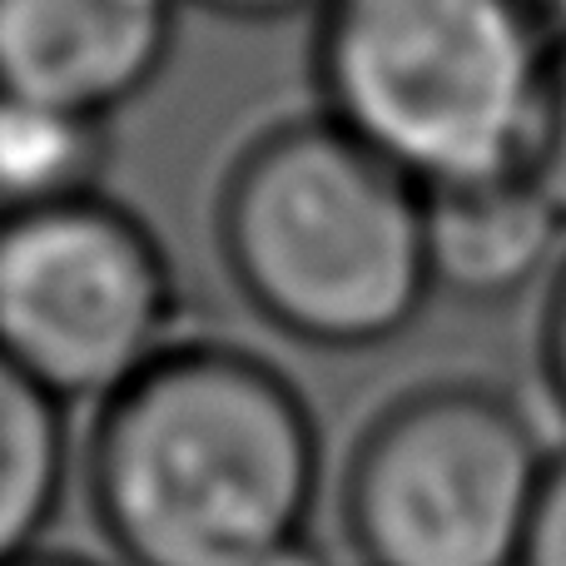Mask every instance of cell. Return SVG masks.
Wrapping results in <instances>:
<instances>
[{"label": "cell", "instance_id": "obj_2", "mask_svg": "<svg viewBox=\"0 0 566 566\" xmlns=\"http://www.w3.org/2000/svg\"><path fill=\"white\" fill-rule=\"evenodd\" d=\"M214 244L244 308L328 358L398 343L432 298L422 189L323 115L239 149L214 205Z\"/></svg>", "mask_w": 566, "mask_h": 566}, {"label": "cell", "instance_id": "obj_5", "mask_svg": "<svg viewBox=\"0 0 566 566\" xmlns=\"http://www.w3.org/2000/svg\"><path fill=\"white\" fill-rule=\"evenodd\" d=\"M179 274L119 199L0 219V358L60 408L115 398L179 333Z\"/></svg>", "mask_w": 566, "mask_h": 566}, {"label": "cell", "instance_id": "obj_16", "mask_svg": "<svg viewBox=\"0 0 566 566\" xmlns=\"http://www.w3.org/2000/svg\"><path fill=\"white\" fill-rule=\"evenodd\" d=\"M532 6H537L542 25L552 30V40H557V45H566V0H532Z\"/></svg>", "mask_w": 566, "mask_h": 566}, {"label": "cell", "instance_id": "obj_8", "mask_svg": "<svg viewBox=\"0 0 566 566\" xmlns=\"http://www.w3.org/2000/svg\"><path fill=\"white\" fill-rule=\"evenodd\" d=\"M75 478L80 442L70 408L0 358V566L45 547Z\"/></svg>", "mask_w": 566, "mask_h": 566}, {"label": "cell", "instance_id": "obj_12", "mask_svg": "<svg viewBox=\"0 0 566 566\" xmlns=\"http://www.w3.org/2000/svg\"><path fill=\"white\" fill-rule=\"evenodd\" d=\"M537 373H542V392L547 408L557 412V422L566 428V259L552 274L547 303H542V323H537Z\"/></svg>", "mask_w": 566, "mask_h": 566}, {"label": "cell", "instance_id": "obj_14", "mask_svg": "<svg viewBox=\"0 0 566 566\" xmlns=\"http://www.w3.org/2000/svg\"><path fill=\"white\" fill-rule=\"evenodd\" d=\"M254 566H333L328 552L313 542V532L308 537H293V542H283V547H274L269 557H259Z\"/></svg>", "mask_w": 566, "mask_h": 566}, {"label": "cell", "instance_id": "obj_6", "mask_svg": "<svg viewBox=\"0 0 566 566\" xmlns=\"http://www.w3.org/2000/svg\"><path fill=\"white\" fill-rule=\"evenodd\" d=\"M185 0H0V90L115 119L175 55Z\"/></svg>", "mask_w": 566, "mask_h": 566}, {"label": "cell", "instance_id": "obj_13", "mask_svg": "<svg viewBox=\"0 0 566 566\" xmlns=\"http://www.w3.org/2000/svg\"><path fill=\"white\" fill-rule=\"evenodd\" d=\"M209 15L224 20H289V15H318L328 0H185Z\"/></svg>", "mask_w": 566, "mask_h": 566}, {"label": "cell", "instance_id": "obj_3", "mask_svg": "<svg viewBox=\"0 0 566 566\" xmlns=\"http://www.w3.org/2000/svg\"><path fill=\"white\" fill-rule=\"evenodd\" d=\"M557 40L532 0H328L323 119L432 189L532 169Z\"/></svg>", "mask_w": 566, "mask_h": 566}, {"label": "cell", "instance_id": "obj_9", "mask_svg": "<svg viewBox=\"0 0 566 566\" xmlns=\"http://www.w3.org/2000/svg\"><path fill=\"white\" fill-rule=\"evenodd\" d=\"M115 125L0 90V219L109 195Z\"/></svg>", "mask_w": 566, "mask_h": 566}, {"label": "cell", "instance_id": "obj_1", "mask_svg": "<svg viewBox=\"0 0 566 566\" xmlns=\"http://www.w3.org/2000/svg\"><path fill=\"white\" fill-rule=\"evenodd\" d=\"M75 482L115 566H254L313 532L323 428L274 358L185 333L90 412Z\"/></svg>", "mask_w": 566, "mask_h": 566}, {"label": "cell", "instance_id": "obj_4", "mask_svg": "<svg viewBox=\"0 0 566 566\" xmlns=\"http://www.w3.org/2000/svg\"><path fill=\"white\" fill-rule=\"evenodd\" d=\"M552 438L527 398L448 373L382 398L338 472L358 566H517Z\"/></svg>", "mask_w": 566, "mask_h": 566}, {"label": "cell", "instance_id": "obj_10", "mask_svg": "<svg viewBox=\"0 0 566 566\" xmlns=\"http://www.w3.org/2000/svg\"><path fill=\"white\" fill-rule=\"evenodd\" d=\"M517 566H566V448L552 452L547 472H542Z\"/></svg>", "mask_w": 566, "mask_h": 566}, {"label": "cell", "instance_id": "obj_7", "mask_svg": "<svg viewBox=\"0 0 566 566\" xmlns=\"http://www.w3.org/2000/svg\"><path fill=\"white\" fill-rule=\"evenodd\" d=\"M566 224L532 169L422 195V254L432 298L502 308L562 269Z\"/></svg>", "mask_w": 566, "mask_h": 566}, {"label": "cell", "instance_id": "obj_11", "mask_svg": "<svg viewBox=\"0 0 566 566\" xmlns=\"http://www.w3.org/2000/svg\"><path fill=\"white\" fill-rule=\"evenodd\" d=\"M532 179L542 185V195L552 199V209L566 224V45L557 50L547 85V109H542V129L532 145Z\"/></svg>", "mask_w": 566, "mask_h": 566}, {"label": "cell", "instance_id": "obj_15", "mask_svg": "<svg viewBox=\"0 0 566 566\" xmlns=\"http://www.w3.org/2000/svg\"><path fill=\"white\" fill-rule=\"evenodd\" d=\"M10 566H115V562H95V557H80V552H55V547H40L30 557L10 562Z\"/></svg>", "mask_w": 566, "mask_h": 566}]
</instances>
